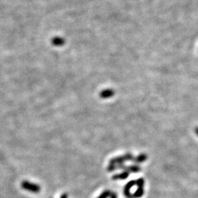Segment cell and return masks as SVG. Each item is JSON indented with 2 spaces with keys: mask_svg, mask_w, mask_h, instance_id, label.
<instances>
[{
  "mask_svg": "<svg viewBox=\"0 0 198 198\" xmlns=\"http://www.w3.org/2000/svg\"><path fill=\"white\" fill-rule=\"evenodd\" d=\"M22 187L25 190L32 193H39L40 191V186L39 185L27 181H24L22 183Z\"/></svg>",
  "mask_w": 198,
  "mask_h": 198,
  "instance_id": "cell-1",
  "label": "cell"
},
{
  "mask_svg": "<svg viewBox=\"0 0 198 198\" xmlns=\"http://www.w3.org/2000/svg\"><path fill=\"white\" fill-rule=\"evenodd\" d=\"M118 169L123 170L124 171H127L129 173H138L141 170L140 167L138 165H130V166H126L124 164H121V165H117Z\"/></svg>",
  "mask_w": 198,
  "mask_h": 198,
  "instance_id": "cell-2",
  "label": "cell"
},
{
  "mask_svg": "<svg viewBox=\"0 0 198 198\" xmlns=\"http://www.w3.org/2000/svg\"><path fill=\"white\" fill-rule=\"evenodd\" d=\"M135 185H136V181H129V183H126V185L124 187V191H123L125 197L126 198H134V197H133V194H131V191H130V189H131L133 186H135Z\"/></svg>",
  "mask_w": 198,
  "mask_h": 198,
  "instance_id": "cell-3",
  "label": "cell"
},
{
  "mask_svg": "<svg viewBox=\"0 0 198 198\" xmlns=\"http://www.w3.org/2000/svg\"><path fill=\"white\" fill-rule=\"evenodd\" d=\"M114 95L115 91L113 90H112V89H106V90H102V91L100 92V94H99L100 98L103 99L111 98V97H112Z\"/></svg>",
  "mask_w": 198,
  "mask_h": 198,
  "instance_id": "cell-4",
  "label": "cell"
},
{
  "mask_svg": "<svg viewBox=\"0 0 198 198\" xmlns=\"http://www.w3.org/2000/svg\"><path fill=\"white\" fill-rule=\"evenodd\" d=\"M51 43L53 46H62L66 43V40L64 38H60V37H54L51 40Z\"/></svg>",
  "mask_w": 198,
  "mask_h": 198,
  "instance_id": "cell-5",
  "label": "cell"
},
{
  "mask_svg": "<svg viewBox=\"0 0 198 198\" xmlns=\"http://www.w3.org/2000/svg\"><path fill=\"white\" fill-rule=\"evenodd\" d=\"M125 162H126V159H125L124 156H117L112 159L109 161V164L118 165H121V164H123Z\"/></svg>",
  "mask_w": 198,
  "mask_h": 198,
  "instance_id": "cell-6",
  "label": "cell"
},
{
  "mask_svg": "<svg viewBox=\"0 0 198 198\" xmlns=\"http://www.w3.org/2000/svg\"><path fill=\"white\" fill-rule=\"evenodd\" d=\"M129 176V173L127 171H123L122 173H119V174H116L112 176V180H125Z\"/></svg>",
  "mask_w": 198,
  "mask_h": 198,
  "instance_id": "cell-7",
  "label": "cell"
},
{
  "mask_svg": "<svg viewBox=\"0 0 198 198\" xmlns=\"http://www.w3.org/2000/svg\"><path fill=\"white\" fill-rule=\"evenodd\" d=\"M147 159V154L145 153H141L139 156H137V157H134L133 162L134 163H142V162H145Z\"/></svg>",
  "mask_w": 198,
  "mask_h": 198,
  "instance_id": "cell-8",
  "label": "cell"
},
{
  "mask_svg": "<svg viewBox=\"0 0 198 198\" xmlns=\"http://www.w3.org/2000/svg\"><path fill=\"white\" fill-rule=\"evenodd\" d=\"M144 193H145V190H144L143 188H137L135 192L133 194V197L134 198H140L143 196Z\"/></svg>",
  "mask_w": 198,
  "mask_h": 198,
  "instance_id": "cell-9",
  "label": "cell"
},
{
  "mask_svg": "<svg viewBox=\"0 0 198 198\" xmlns=\"http://www.w3.org/2000/svg\"><path fill=\"white\" fill-rule=\"evenodd\" d=\"M111 194H112V191L110 190H105L103 191L97 198H108L110 197Z\"/></svg>",
  "mask_w": 198,
  "mask_h": 198,
  "instance_id": "cell-10",
  "label": "cell"
},
{
  "mask_svg": "<svg viewBox=\"0 0 198 198\" xmlns=\"http://www.w3.org/2000/svg\"><path fill=\"white\" fill-rule=\"evenodd\" d=\"M136 186H137L138 188H143L145 186V180L142 178L137 179L136 181Z\"/></svg>",
  "mask_w": 198,
  "mask_h": 198,
  "instance_id": "cell-11",
  "label": "cell"
},
{
  "mask_svg": "<svg viewBox=\"0 0 198 198\" xmlns=\"http://www.w3.org/2000/svg\"><path fill=\"white\" fill-rule=\"evenodd\" d=\"M117 169H118V167H117V165H113V164H109V166L107 167V171L112 172V171H115V170H117Z\"/></svg>",
  "mask_w": 198,
  "mask_h": 198,
  "instance_id": "cell-12",
  "label": "cell"
},
{
  "mask_svg": "<svg viewBox=\"0 0 198 198\" xmlns=\"http://www.w3.org/2000/svg\"><path fill=\"white\" fill-rule=\"evenodd\" d=\"M124 157H125V159H126V161H132L133 162V160H134V156L132 155V154L131 153H126V154H124Z\"/></svg>",
  "mask_w": 198,
  "mask_h": 198,
  "instance_id": "cell-13",
  "label": "cell"
},
{
  "mask_svg": "<svg viewBox=\"0 0 198 198\" xmlns=\"http://www.w3.org/2000/svg\"><path fill=\"white\" fill-rule=\"evenodd\" d=\"M109 198H118V197H117L116 193L112 192V194H111V195H110Z\"/></svg>",
  "mask_w": 198,
  "mask_h": 198,
  "instance_id": "cell-14",
  "label": "cell"
},
{
  "mask_svg": "<svg viewBox=\"0 0 198 198\" xmlns=\"http://www.w3.org/2000/svg\"><path fill=\"white\" fill-rule=\"evenodd\" d=\"M68 194H66V193H63L60 198H68Z\"/></svg>",
  "mask_w": 198,
  "mask_h": 198,
  "instance_id": "cell-15",
  "label": "cell"
},
{
  "mask_svg": "<svg viewBox=\"0 0 198 198\" xmlns=\"http://www.w3.org/2000/svg\"><path fill=\"white\" fill-rule=\"evenodd\" d=\"M195 133L198 135V127L196 128V129H195Z\"/></svg>",
  "mask_w": 198,
  "mask_h": 198,
  "instance_id": "cell-16",
  "label": "cell"
}]
</instances>
